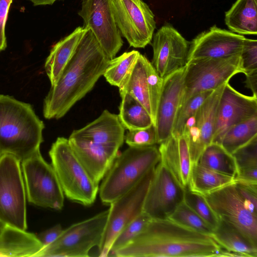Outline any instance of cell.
Instances as JSON below:
<instances>
[{
    "label": "cell",
    "mask_w": 257,
    "mask_h": 257,
    "mask_svg": "<svg viewBox=\"0 0 257 257\" xmlns=\"http://www.w3.org/2000/svg\"><path fill=\"white\" fill-rule=\"evenodd\" d=\"M201 165L235 178L238 169L232 155L220 144L211 143L201 153L197 162Z\"/></svg>",
    "instance_id": "30"
},
{
    "label": "cell",
    "mask_w": 257,
    "mask_h": 257,
    "mask_svg": "<svg viewBox=\"0 0 257 257\" xmlns=\"http://www.w3.org/2000/svg\"><path fill=\"white\" fill-rule=\"evenodd\" d=\"M185 188L160 161L149 186L143 212L152 219L168 218L184 199Z\"/></svg>",
    "instance_id": "13"
},
{
    "label": "cell",
    "mask_w": 257,
    "mask_h": 257,
    "mask_svg": "<svg viewBox=\"0 0 257 257\" xmlns=\"http://www.w3.org/2000/svg\"><path fill=\"white\" fill-rule=\"evenodd\" d=\"M192 230L211 235L213 229L183 201L168 218Z\"/></svg>",
    "instance_id": "33"
},
{
    "label": "cell",
    "mask_w": 257,
    "mask_h": 257,
    "mask_svg": "<svg viewBox=\"0 0 257 257\" xmlns=\"http://www.w3.org/2000/svg\"><path fill=\"white\" fill-rule=\"evenodd\" d=\"M245 38L214 25L190 42L187 62L206 58H222L240 54Z\"/></svg>",
    "instance_id": "18"
},
{
    "label": "cell",
    "mask_w": 257,
    "mask_h": 257,
    "mask_svg": "<svg viewBox=\"0 0 257 257\" xmlns=\"http://www.w3.org/2000/svg\"><path fill=\"white\" fill-rule=\"evenodd\" d=\"M146 72L151 116L154 125L164 79L158 74L151 62L148 59L146 61Z\"/></svg>",
    "instance_id": "37"
},
{
    "label": "cell",
    "mask_w": 257,
    "mask_h": 257,
    "mask_svg": "<svg viewBox=\"0 0 257 257\" xmlns=\"http://www.w3.org/2000/svg\"><path fill=\"white\" fill-rule=\"evenodd\" d=\"M124 141L129 147H146L158 144L155 126L142 129L128 130L124 135Z\"/></svg>",
    "instance_id": "39"
},
{
    "label": "cell",
    "mask_w": 257,
    "mask_h": 257,
    "mask_svg": "<svg viewBox=\"0 0 257 257\" xmlns=\"http://www.w3.org/2000/svg\"><path fill=\"white\" fill-rule=\"evenodd\" d=\"M256 114L257 96L244 95L226 83L218 105L212 143L220 144L230 127Z\"/></svg>",
    "instance_id": "17"
},
{
    "label": "cell",
    "mask_w": 257,
    "mask_h": 257,
    "mask_svg": "<svg viewBox=\"0 0 257 257\" xmlns=\"http://www.w3.org/2000/svg\"><path fill=\"white\" fill-rule=\"evenodd\" d=\"M88 29L77 27L70 34L56 43L45 63V70L51 86L56 84Z\"/></svg>",
    "instance_id": "23"
},
{
    "label": "cell",
    "mask_w": 257,
    "mask_h": 257,
    "mask_svg": "<svg viewBox=\"0 0 257 257\" xmlns=\"http://www.w3.org/2000/svg\"><path fill=\"white\" fill-rule=\"evenodd\" d=\"M49 154L64 195L84 206L93 204L99 185L92 181L79 162L68 139L58 137L52 144Z\"/></svg>",
    "instance_id": "5"
},
{
    "label": "cell",
    "mask_w": 257,
    "mask_h": 257,
    "mask_svg": "<svg viewBox=\"0 0 257 257\" xmlns=\"http://www.w3.org/2000/svg\"><path fill=\"white\" fill-rule=\"evenodd\" d=\"M257 136V114L230 127L223 135L220 144L232 154Z\"/></svg>",
    "instance_id": "31"
},
{
    "label": "cell",
    "mask_w": 257,
    "mask_h": 257,
    "mask_svg": "<svg viewBox=\"0 0 257 257\" xmlns=\"http://www.w3.org/2000/svg\"><path fill=\"white\" fill-rule=\"evenodd\" d=\"M158 147L160 161L184 188L189 183L192 167L187 140L184 135H171Z\"/></svg>",
    "instance_id": "21"
},
{
    "label": "cell",
    "mask_w": 257,
    "mask_h": 257,
    "mask_svg": "<svg viewBox=\"0 0 257 257\" xmlns=\"http://www.w3.org/2000/svg\"><path fill=\"white\" fill-rule=\"evenodd\" d=\"M112 256L117 257L236 256L210 235L169 218L151 219L144 230Z\"/></svg>",
    "instance_id": "1"
},
{
    "label": "cell",
    "mask_w": 257,
    "mask_h": 257,
    "mask_svg": "<svg viewBox=\"0 0 257 257\" xmlns=\"http://www.w3.org/2000/svg\"><path fill=\"white\" fill-rule=\"evenodd\" d=\"M44 127L30 103L0 94V154L21 162L33 155L40 151Z\"/></svg>",
    "instance_id": "3"
},
{
    "label": "cell",
    "mask_w": 257,
    "mask_h": 257,
    "mask_svg": "<svg viewBox=\"0 0 257 257\" xmlns=\"http://www.w3.org/2000/svg\"><path fill=\"white\" fill-rule=\"evenodd\" d=\"M184 202L213 229L218 225L220 219L208 204L204 195L185 188Z\"/></svg>",
    "instance_id": "35"
},
{
    "label": "cell",
    "mask_w": 257,
    "mask_h": 257,
    "mask_svg": "<svg viewBox=\"0 0 257 257\" xmlns=\"http://www.w3.org/2000/svg\"><path fill=\"white\" fill-rule=\"evenodd\" d=\"M124 130L118 115L105 109L94 121L73 131L70 137L119 148L124 142Z\"/></svg>",
    "instance_id": "22"
},
{
    "label": "cell",
    "mask_w": 257,
    "mask_h": 257,
    "mask_svg": "<svg viewBox=\"0 0 257 257\" xmlns=\"http://www.w3.org/2000/svg\"><path fill=\"white\" fill-rule=\"evenodd\" d=\"M140 54L138 51L132 50L110 59L103 74L106 80L111 85L120 87Z\"/></svg>",
    "instance_id": "32"
},
{
    "label": "cell",
    "mask_w": 257,
    "mask_h": 257,
    "mask_svg": "<svg viewBox=\"0 0 257 257\" xmlns=\"http://www.w3.org/2000/svg\"><path fill=\"white\" fill-rule=\"evenodd\" d=\"M147 60L144 55L140 54L130 72L118 88L120 96L126 93L130 94L139 101L151 115L147 80Z\"/></svg>",
    "instance_id": "27"
},
{
    "label": "cell",
    "mask_w": 257,
    "mask_h": 257,
    "mask_svg": "<svg viewBox=\"0 0 257 257\" xmlns=\"http://www.w3.org/2000/svg\"><path fill=\"white\" fill-rule=\"evenodd\" d=\"M43 248L36 234L7 225L0 233V256L36 257Z\"/></svg>",
    "instance_id": "24"
},
{
    "label": "cell",
    "mask_w": 257,
    "mask_h": 257,
    "mask_svg": "<svg viewBox=\"0 0 257 257\" xmlns=\"http://www.w3.org/2000/svg\"><path fill=\"white\" fill-rule=\"evenodd\" d=\"M78 14L83 20V27L92 32L108 58H114L122 46L123 41L109 0H82Z\"/></svg>",
    "instance_id": "14"
},
{
    "label": "cell",
    "mask_w": 257,
    "mask_h": 257,
    "mask_svg": "<svg viewBox=\"0 0 257 257\" xmlns=\"http://www.w3.org/2000/svg\"><path fill=\"white\" fill-rule=\"evenodd\" d=\"M185 66L163 79L154 124L158 144L172 135L175 119L184 94Z\"/></svg>",
    "instance_id": "19"
},
{
    "label": "cell",
    "mask_w": 257,
    "mask_h": 257,
    "mask_svg": "<svg viewBox=\"0 0 257 257\" xmlns=\"http://www.w3.org/2000/svg\"><path fill=\"white\" fill-rule=\"evenodd\" d=\"M63 231V229L61 225L57 224L41 232L36 236L43 245V247H44L55 241L61 235Z\"/></svg>",
    "instance_id": "43"
},
{
    "label": "cell",
    "mask_w": 257,
    "mask_h": 257,
    "mask_svg": "<svg viewBox=\"0 0 257 257\" xmlns=\"http://www.w3.org/2000/svg\"><path fill=\"white\" fill-rule=\"evenodd\" d=\"M7 225L0 220V231L2 230Z\"/></svg>",
    "instance_id": "46"
},
{
    "label": "cell",
    "mask_w": 257,
    "mask_h": 257,
    "mask_svg": "<svg viewBox=\"0 0 257 257\" xmlns=\"http://www.w3.org/2000/svg\"><path fill=\"white\" fill-rule=\"evenodd\" d=\"M119 119L125 129L135 130L154 125L153 119L146 108L128 93L121 96Z\"/></svg>",
    "instance_id": "29"
},
{
    "label": "cell",
    "mask_w": 257,
    "mask_h": 257,
    "mask_svg": "<svg viewBox=\"0 0 257 257\" xmlns=\"http://www.w3.org/2000/svg\"><path fill=\"white\" fill-rule=\"evenodd\" d=\"M76 157L93 182L99 185L119 153V148L69 137Z\"/></svg>",
    "instance_id": "20"
},
{
    "label": "cell",
    "mask_w": 257,
    "mask_h": 257,
    "mask_svg": "<svg viewBox=\"0 0 257 257\" xmlns=\"http://www.w3.org/2000/svg\"><path fill=\"white\" fill-rule=\"evenodd\" d=\"M244 74L257 71V41L245 38L241 52Z\"/></svg>",
    "instance_id": "40"
},
{
    "label": "cell",
    "mask_w": 257,
    "mask_h": 257,
    "mask_svg": "<svg viewBox=\"0 0 257 257\" xmlns=\"http://www.w3.org/2000/svg\"><path fill=\"white\" fill-rule=\"evenodd\" d=\"M239 170L257 167V136L232 154Z\"/></svg>",
    "instance_id": "38"
},
{
    "label": "cell",
    "mask_w": 257,
    "mask_h": 257,
    "mask_svg": "<svg viewBox=\"0 0 257 257\" xmlns=\"http://www.w3.org/2000/svg\"><path fill=\"white\" fill-rule=\"evenodd\" d=\"M152 219L142 212L117 235L114 240L109 254L111 255L118 249L130 243L146 227Z\"/></svg>",
    "instance_id": "36"
},
{
    "label": "cell",
    "mask_w": 257,
    "mask_h": 257,
    "mask_svg": "<svg viewBox=\"0 0 257 257\" xmlns=\"http://www.w3.org/2000/svg\"><path fill=\"white\" fill-rule=\"evenodd\" d=\"M245 85L252 93V95L257 96V71L245 74Z\"/></svg>",
    "instance_id": "44"
},
{
    "label": "cell",
    "mask_w": 257,
    "mask_h": 257,
    "mask_svg": "<svg viewBox=\"0 0 257 257\" xmlns=\"http://www.w3.org/2000/svg\"><path fill=\"white\" fill-rule=\"evenodd\" d=\"M31 2L34 6H44L52 5L57 1L60 0H28Z\"/></svg>",
    "instance_id": "45"
},
{
    "label": "cell",
    "mask_w": 257,
    "mask_h": 257,
    "mask_svg": "<svg viewBox=\"0 0 257 257\" xmlns=\"http://www.w3.org/2000/svg\"><path fill=\"white\" fill-rule=\"evenodd\" d=\"M21 163L12 154H0V220L26 230L27 195Z\"/></svg>",
    "instance_id": "6"
},
{
    "label": "cell",
    "mask_w": 257,
    "mask_h": 257,
    "mask_svg": "<svg viewBox=\"0 0 257 257\" xmlns=\"http://www.w3.org/2000/svg\"><path fill=\"white\" fill-rule=\"evenodd\" d=\"M225 84L214 90L185 125L183 135L188 145L192 165L198 162L204 149L212 142L218 105Z\"/></svg>",
    "instance_id": "16"
},
{
    "label": "cell",
    "mask_w": 257,
    "mask_h": 257,
    "mask_svg": "<svg viewBox=\"0 0 257 257\" xmlns=\"http://www.w3.org/2000/svg\"><path fill=\"white\" fill-rule=\"evenodd\" d=\"M211 236L222 248L236 256H257V246L249 242L235 228L224 221L220 220Z\"/></svg>",
    "instance_id": "26"
},
{
    "label": "cell",
    "mask_w": 257,
    "mask_h": 257,
    "mask_svg": "<svg viewBox=\"0 0 257 257\" xmlns=\"http://www.w3.org/2000/svg\"><path fill=\"white\" fill-rule=\"evenodd\" d=\"M236 189L244 201L246 208L257 214V185H249L235 182Z\"/></svg>",
    "instance_id": "41"
},
{
    "label": "cell",
    "mask_w": 257,
    "mask_h": 257,
    "mask_svg": "<svg viewBox=\"0 0 257 257\" xmlns=\"http://www.w3.org/2000/svg\"><path fill=\"white\" fill-rule=\"evenodd\" d=\"M13 0H0V52L7 48L5 27L10 6Z\"/></svg>",
    "instance_id": "42"
},
{
    "label": "cell",
    "mask_w": 257,
    "mask_h": 257,
    "mask_svg": "<svg viewBox=\"0 0 257 257\" xmlns=\"http://www.w3.org/2000/svg\"><path fill=\"white\" fill-rule=\"evenodd\" d=\"M21 168L28 201L42 207L62 209L65 195L52 165L40 151L22 161Z\"/></svg>",
    "instance_id": "9"
},
{
    "label": "cell",
    "mask_w": 257,
    "mask_h": 257,
    "mask_svg": "<svg viewBox=\"0 0 257 257\" xmlns=\"http://www.w3.org/2000/svg\"><path fill=\"white\" fill-rule=\"evenodd\" d=\"M240 54L222 58L188 61L185 66L184 91L181 104L193 95L213 91L229 82L235 75L243 73Z\"/></svg>",
    "instance_id": "7"
},
{
    "label": "cell",
    "mask_w": 257,
    "mask_h": 257,
    "mask_svg": "<svg viewBox=\"0 0 257 257\" xmlns=\"http://www.w3.org/2000/svg\"><path fill=\"white\" fill-rule=\"evenodd\" d=\"M109 209L65 229L53 243L43 247L36 257H87L89 251L99 245L107 222Z\"/></svg>",
    "instance_id": "8"
},
{
    "label": "cell",
    "mask_w": 257,
    "mask_h": 257,
    "mask_svg": "<svg viewBox=\"0 0 257 257\" xmlns=\"http://www.w3.org/2000/svg\"><path fill=\"white\" fill-rule=\"evenodd\" d=\"M225 23L239 35L257 34V0H236L225 12Z\"/></svg>",
    "instance_id": "25"
},
{
    "label": "cell",
    "mask_w": 257,
    "mask_h": 257,
    "mask_svg": "<svg viewBox=\"0 0 257 257\" xmlns=\"http://www.w3.org/2000/svg\"><path fill=\"white\" fill-rule=\"evenodd\" d=\"M235 183L204 196L220 220L233 226L257 246V214L246 208Z\"/></svg>",
    "instance_id": "12"
},
{
    "label": "cell",
    "mask_w": 257,
    "mask_h": 257,
    "mask_svg": "<svg viewBox=\"0 0 257 257\" xmlns=\"http://www.w3.org/2000/svg\"><path fill=\"white\" fill-rule=\"evenodd\" d=\"M155 167L151 169L130 190L109 204L107 222L98 247L99 256L109 255L117 235L143 212L146 195Z\"/></svg>",
    "instance_id": "10"
},
{
    "label": "cell",
    "mask_w": 257,
    "mask_h": 257,
    "mask_svg": "<svg viewBox=\"0 0 257 257\" xmlns=\"http://www.w3.org/2000/svg\"><path fill=\"white\" fill-rule=\"evenodd\" d=\"M213 91H204L194 95L181 105L175 119L172 135L177 137L183 135L187 121L197 112Z\"/></svg>",
    "instance_id": "34"
},
{
    "label": "cell",
    "mask_w": 257,
    "mask_h": 257,
    "mask_svg": "<svg viewBox=\"0 0 257 257\" xmlns=\"http://www.w3.org/2000/svg\"><path fill=\"white\" fill-rule=\"evenodd\" d=\"M2 230L0 231V233L1 232V231H2Z\"/></svg>",
    "instance_id": "47"
},
{
    "label": "cell",
    "mask_w": 257,
    "mask_h": 257,
    "mask_svg": "<svg viewBox=\"0 0 257 257\" xmlns=\"http://www.w3.org/2000/svg\"><path fill=\"white\" fill-rule=\"evenodd\" d=\"M115 23L130 46L144 48L152 40L155 16L142 0H109Z\"/></svg>",
    "instance_id": "11"
},
{
    "label": "cell",
    "mask_w": 257,
    "mask_h": 257,
    "mask_svg": "<svg viewBox=\"0 0 257 257\" xmlns=\"http://www.w3.org/2000/svg\"><path fill=\"white\" fill-rule=\"evenodd\" d=\"M109 59L92 32L87 29L73 56L43 102L46 119H59L94 87Z\"/></svg>",
    "instance_id": "2"
},
{
    "label": "cell",
    "mask_w": 257,
    "mask_h": 257,
    "mask_svg": "<svg viewBox=\"0 0 257 257\" xmlns=\"http://www.w3.org/2000/svg\"><path fill=\"white\" fill-rule=\"evenodd\" d=\"M235 182L234 177L215 171L197 163L192 165L187 187L205 195Z\"/></svg>",
    "instance_id": "28"
},
{
    "label": "cell",
    "mask_w": 257,
    "mask_h": 257,
    "mask_svg": "<svg viewBox=\"0 0 257 257\" xmlns=\"http://www.w3.org/2000/svg\"><path fill=\"white\" fill-rule=\"evenodd\" d=\"M160 161L156 145L129 147L118 153L99 186L101 201L110 204L126 193Z\"/></svg>",
    "instance_id": "4"
},
{
    "label": "cell",
    "mask_w": 257,
    "mask_h": 257,
    "mask_svg": "<svg viewBox=\"0 0 257 257\" xmlns=\"http://www.w3.org/2000/svg\"><path fill=\"white\" fill-rule=\"evenodd\" d=\"M152 41L151 63L162 78L186 65L190 42L170 24H165L159 28Z\"/></svg>",
    "instance_id": "15"
}]
</instances>
